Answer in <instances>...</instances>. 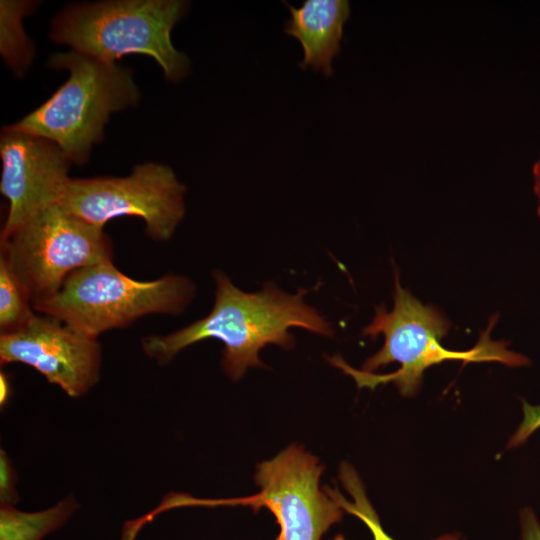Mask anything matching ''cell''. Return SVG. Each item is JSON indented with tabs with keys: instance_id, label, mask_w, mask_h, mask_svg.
Masks as SVG:
<instances>
[{
	"instance_id": "obj_1",
	"label": "cell",
	"mask_w": 540,
	"mask_h": 540,
	"mask_svg": "<svg viewBox=\"0 0 540 540\" xmlns=\"http://www.w3.org/2000/svg\"><path fill=\"white\" fill-rule=\"evenodd\" d=\"M213 277L216 290L210 313L168 335L145 337L142 348L147 356L164 364L186 347L215 338L224 344L221 364L225 373L232 380H239L248 368L264 367L259 351L265 345L293 348L289 328L333 335L326 318L305 303L306 289L289 294L268 283L257 292L248 293L237 288L221 271H215Z\"/></svg>"
},
{
	"instance_id": "obj_2",
	"label": "cell",
	"mask_w": 540,
	"mask_h": 540,
	"mask_svg": "<svg viewBox=\"0 0 540 540\" xmlns=\"http://www.w3.org/2000/svg\"><path fill=\"white\" fill-rule=\"evenodd\" d=\"M394 279L393 309L387 311L380 305L372 322L363 329L364 336L383 335L382 348L363 363L361 370L350 366L338 355L327 357L330 364L350 375L358 387L374 389L379 384L393 383L401 395L411 397L419 391L425 370L444 361H496L510 367L529 364L526 356L508 350L507 343L490 339L492 324L471 350L445 348L441 340L450 329L449 320L404 289L397 271Z\"/></svg>"
},
{
	"instance_id": "obj_3",
	"label": "cell",
	"mask_w": 540,
	"mask_h": 540,
	"mask_svg": "<svg viewBox=\"0 0 540 540\" xmlns=\"http://www.w3.org/2000/svg\"><path fill=\"white\" fill-rule=\"evenodd\" d=\"M181 0H114L67 7L52 21L50 37L97 60L115 63L128 54L152 57L171 82L190 70L187 55L171 41V31L184 16Z\"/></svg>"
},
{
	"instance_id": "obj_4",
	"label": "cell",
	"mask_w": 540,
	"mask_h": 540,
	"mask_svg": "<svg viewBox=\"0 0 540 540\" xmlns=\"http://www.w3.org/2000/svg\"><path fill=\"white\" fill-rule=\"evenodd\" d=\"M49 64L67 70V81L13 129L57 144L73 164H84L94 144L101 141L110 115L135 105L139 90L132 72L74 50L55 53Z\"/></svg>"
},
{
	"instance_id": "obj_5",
	"label": "cell",
	"mask_w": 540,
	"mask_h": 540,
	"mask_svg": "<svg viewBox=\"0 0 540 540\" xmlns=\"http://www.w3.org/2000/svg\"><path fill=\"white\" fill-rule=\"evenodd\" d=\"M194 295L195 285L185 276L139 281L108 261L73 272L55 295L33 308L98 338L146 315H179Z\"/></svg>"
},
{
	"instance_id": "obj_6",
	"label": "cell",
	"mask_w": 540,
	"mask_h": 540,
	"mask_svg": "<svg viewBox=\"0 0 540 540\" xmlns=\"http://www.w3.org/2000/svg\"><path fill=\"white\" fill-rule=\"evenodd\" d=\"M0 256L26 288L32 305L55 295L75 271L112 261L103 231L53 204L0 236Z\"/></svg>"
},
{
	"instance_id": "obj_7",
	"label": "cell",
	"mask_w": 540,
	"mask_h": 540,
	"mask_svg": "<svg viewBox=\"0 0 540 540\" xmlns=\"http://www.w3.org/2000/svg\"><path fill=\"white\" fill-rule=\"evenodd\" d=\"M324 466L300 445H290L257 465L255 482L260 491L237 498L200 499L172 494L160 510L182 506H245L257 512L266 508L280 528L275 540H321L340 522L344 510L319 486Z\"/></svg>"
},
{
	"instance_id": "obj_8",
	"label": "cell",
	"mask_w": 540,
	"mask_h": 540,
	"mask_svg": "<svg viewBox=\"0 0 540 540\" xmlns=\"http://www.w3.org/2000/svg\"><path fill=\"white\" fill-rule=\"evenodd\" d=\"M185 192L170 167L150 162L126 177L71 178L59 204L100 229L121 216L139 217L147 236L163 242L185 215Z\"/></svg>"
},
{
	"instance_id": "obj_9",
	"label": "cell",
	"mask_w": 540,
	"mask_h": 540,
	"mask_svg": "<svg viewBox=\"0 0 540 540\" xmlns=\"http://www.w3.org/2000/svg\"><path fill=\"white\" fill-rule=\"evenodd\" d=\"M33 367L70 397L86 394L100 378L98 339L47 315H34L22 328L0 334V363Z\"/></svg>"
},
{
	"instance_id": "obj_10",
	"label": "cell",
	"mask_w": 540,
	"mask_h": 540,
	"mask_svg": "<svg viewBox=\"0 0 540 540\" xmlns=\"http://www.w3.org/2000/svg\"><path fill=\"white\" fill-rule=\"evenodd\" d=\"M0 157V192L9 203L1 230L5 235L40 210L60 202L73 163L54 142L10 126L1 133Z\"/></svg>"
},
{
	"instance_id": "obj_11",
	"label": "cell",
	"mask_w": 540,
	"mask_h": 540,
	"mask_svg": "<svg viewBox=\"0 0 540 540\" xmlns=\"http://www.w3.org/2000/svg\"><path fill=\"white\" fill-rule=\"evenodd\" d=\"M290 11L284 32L296 38L303 49L302 69L333 74L332 62L341 51L343 27L350 16L346 0H306L299 8L284 2Z\"/></svg>"
},
{
	"instance_id": "obj_12",
	"label": "cell",
	"mask_w": 540,
	"mask_h": 540,
	"mask_svg": "<svg viewBox=\"0 0 540 540\" xmlns=\"http://www.w3.org/2000/svg\"><path fill=\"white\" fill-rule=\"evenodd\" d=\"M77 507L73 496H67L51 508L24 512L13 505L1 504L0 540H42L60 528Z\"/></svg>"
},
{
	"instance_id": "obj_13",
	"label": "cell",
	"mask_w": 540,
	"mask_h": 540,
	"mask_svg": "<svg viewBox=\"0 0 540 540\" xmlns=\"http://www.w3.org/2000/svg\"><path fill=\"white\" fill-rule=\"evenodd\" d=\"M35 3L22 0L0 1V53L6 64L18 75L30 66L33 45L26 35L22 19Z\"/></svg>"
},
{
	"instance_id": "obj_14",
	"label": "cell",
	"mask_w": 540,
	"mask_h": 540,
	"mask_svg": "<svg viewBox=\"0 0 540 540\" xmlns=\"http://www.w3.org/2000/svg\"><path fill=\"white\" fill-rule=\"evenodd\" d=\"M340 480L352 500H347L337 488L324 487L339 506L347 513L356 516L370 530L373 540H394L383 529L379 517L366 496L364 486L355 471L348 463H343L339 472ZM433 540H463L460 534H445Z\"/></svg>"
},
{
	"instance_id": "obj_15",
	"label": "cell",
	"mask_w": 540,
	"mask_h": 540,
	"mask_svg": "<svg viewBox=\"0 0 540 540\" xmlns=\"http://www.w3.org/2000/svg\"><path fill=\"white\" fill-rule=\"evenodd\" d=\"M31 298L6 260L0 256V331L11 333L35 315Z\"/></svg>"
},
{
	"instance_id": "obj_16",
	"label": "cell",
	"mask_w": 540,
	"mask_h": 540,
	"mask_svg": "<svg viewBox=\"0 0 540 540\" xmlns=\"http://www.w3.org/2000/svg\"><path fill=\"white\" fill-rule=\"evenodd\" d=\"M523 419L510 437L507 448H516L523 444L538 428H540V404L531 405L522 400Z\"/></svg>"
},
{
	"instance_id": "obj_17",
	"label": "cell",
	"mask_w": 540,
	"mask_h": 540,
	"mask_svg": "<svg viewBox=\"0 0 540 540\" xmlns=\"http://www.w3.org/2000/svg\"><path fill=\"white\" fill-rule=\"evenodd\" d=\"M16 473L5 451L0 452V501L1 504L14 505L19 501L15 488Z\"/></svg>"
},
{
	"instance_id": "obj_18",
	"label": "cell",
	"mask_w": 540,
	"mask_h": 540,
	"mask_svg": "<svg viewBox=\"0 0 540 540\" xmlns=\"http://www.w3.org/2000/svg\"><path fill=\"white\" fill-rule=\"evenodd\" d=\"M519 523L520 540H540V522L531 508L520 511Z\"/></svg>"
},
{
	"instance_id": "obj_19",
	"label": "cell",
	"mask_w": 540,
	"mask_h": 540,
	"mask_svg": "<svg viewBox=\"0 0 540 540\" xmlns=\"http://www.w3.org/2000/svg\"><path fill=\"white\" fill-rule=\"evenodd\" d=\"M534 193L537 198V213L540 218V156L533 166Z\"/></svg>"
},
{
	"instance_id": "obj_20",
	"label": "cell",
	"mask_w": 540,
	"mask_h": 540,
	"mask_svg": "<svg viewBox=\"0 0 540 540\" xmlns=\"http://www.w3.org/2000/svg\"><path fill=\"white\" fill-rule=\"evenodd\" d=\"M9 393H10L9 381L7 379L6 374L1 373L0 374V402L2 406L8 400Z\"/></svg>"
}]
</instances>
